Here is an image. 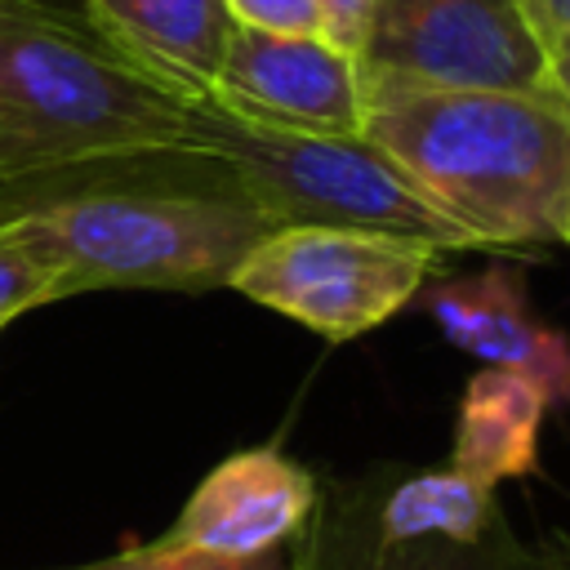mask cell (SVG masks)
Here are the masks:
<instances>
[{"label": "cell", "instance_id": "7c38bea8", "mask_svg": "<svg viewBox=\"0 0 570 570\" xmlns=\"http://www.w3.org/2000/svg\"><path fill=\"white\" fill-rule=\"evenodd\" d=\"M494 512V490L472 481L459 468L423 472L396 485L383 503V543H414V539H450V543H481Z\"/></svg>", "mask_w": 570, "mask_h": 570}, {"label": "cell", "instance_id": "e0dca14e", "mask_svg": "<svg viewBox=\"0 0 570 570\" xmlns=\"http://www.w3.org/2000/svg\"><path fill=\"white\" fill-rule=\"evenodd\" d=\"M517 13L530 31V40L539 45V53L548 58V67L570 80V0H517Z\"/></svg>", "mask_w": 570, "mask_h": 570}, {"label": "cell", "instance_id": "8fae6325", "mask_svg": "<svg viewBox=\"0 0 570 570\" xmlns=\"http://www.w3.org/2000/svg\"><path fill=\"white\" fill-rule=\"evenodd\" d=\"M548 410L552 396L534 379L499 365L476 370L459 401L450 468L468 472L490 490L499 481L525 476L539 463V428Z\"/></svg>", "mask_w": 570, "mask_h": 570}, {"label": "cell", "instance_id": "5b68a950", "mask_svg": "<svg viewBox=\"0 0 570 570\" xmlns=\"http://www.w3.org/2000/svg\"><path fill=\"white\" fill-rule=\"evenodd\" d=\"M432 245L343 232V227H276L267 232L227 289L298 321L303 330L347 343L392 321L428 281Z\"/></svg>", "mask_w": 570, "mask_h": 570}, {"label": "cell", "instance_id": "9c48e42d", "mask_svg": "<svg viewBox=\"0 0 570 570\" xmlns=\"http://www.w3.org/2000/svg\"><path fill=\"white\" fill-rule=\"evenodd\" d=\"M94 36L169 94L209 98L236 31L227 0H85Z\"/></svg>", "mask_w": 570, "mask_h": 570}, {"label": "cell", "instance_id": "9a60e30c", "mask_svg": "<svg viewBox=\"0 0 570 570\" xmlns=\"http://www.w3.org/2000/svg\"><path fill=\"white\" fill-rule=\"evenodd\" d=\"M374 570H503V566L481 543L414 539V543H383Z\"/></svg>", "mask_w": 570, "mask_h": 570}, {"label": "cell", "instance_id": "2e32d148", "mask_svg": "<svg viewBox=\"0 0 570 570\" xmlns=\"http://www.w3.org/2000/svg\"><path fill=\"white\" fill-rule=\"evenodd\" d=\"M227 13L236 27H254V31H285V36L321 31L316 0H227Z\"/></svg>", "mask_w": 570, "mask_h": 570}, {"label": "cell", "instance_id": "52a82bcc", "mask_svg": "<svg viewBox=\"0 0 570 570\" xmlns=\"http://www.w3.org/2000/svg\"><path fill=\"white\" fill-rule=\"evenodd\" d=\"M209 102L272 129L361 134L365 80L356 58L330 45L321 31L285 36L236 27Z\"/></svg>", "mask_w": 570, "mask_h": 570}, {"label": "cell", "instance_id": "ba28073f", "mask_svg": "<svg viewBox=\"0 0 570 570\" xmlns=\"http://www.w3.org/2000/svg\"><path fill=\"white\" fill-rule=\"evenodd\" d=\"M312 503V476L276 445H254L227 454L160 539L214 557H267L303 525Z\"/></svg>", "mask_w": 570, "mask_h": 570}, {"label": "cell", "instance_id": "4fadbf2b", "mask_svg": "<svg viewBox=\"0 0 570 570\" xmlns=\"http://www.w3.org/2000/svg\"><path fill=\"white\" fill-rule=\"evenodd\" d=\"M53 298H67L62 263L22 218H0V330Z\"/></svg>", "mask_w": 570, "mask_h": 570}, {"label": "cell", "instance_id": "8992f818", "mask_svg": "<svg viewBox=\"0 0 570 570\" xmlns=\"http://www.w3.org/2000/svg\"><path fill=\"white\" fill-rule=\"evenodd\" d=\"M356 67L365 80L570 98L517 0H374Z\"/></svg>", "mask_w": 570, "mask_h": 570}, {"label": "cell", "instance_id": "277c9868", "mask_svg": "<svg viewBox=\"0 0 570 570\" xmlns=\"http://www.w3.org/2000/svg\"><path fill=\"white\" fill-rule=\"evenodd\" d=\"M187 142L214 151L272 227H343L441 249L472 240L365 134L254 125L209 98L187 107Z\"/></svg>", "mask_w": 570, "mask_h": 570}, {"label": "cell", "instance_id": "3957f363", "mask_svg": "<svg viewBox=\"0 0 570 570\" xmlns=\"http://www.w3.org/2000/svg\"><path fill=\"white\" fill-rule=\"evenodd\" d=\"M187 107L94 27L80 31L31 0H0V183L187 142Z\"/></svg>", "mask_w": 570, "mask_h": 570}, {"label": "cell", "instance_id": "ac0fdd59", "mask_svg": "<svg viewBox=\"0 0 570 570\" xmlns=\"http://www.w3.org/2000/svg\"><path fill=\"white\" fill-rule=\"evenodd\" d=\"M316 4H321V36L356 58L374 0H316Z\"/></svg>", "mask_w": 570, "mask_h": 570}, {"label": "cell", "instance_id": "5bb4252c", "mask_svg": "<svg viewBox=\"0 0 570 570\" xmlns=\"http://www.w3.org/2000/svg\"><path fill=\"white\" fill-rule=\"evenodd\" d=\"M85 570H281L276 552L267 557H214V552H196V548H178L169 539H156L147 548H125L98 566Z\"/></svg>", "mask_w": 570, "mask_h": 570}, {"label": "cell", "instance_id": "30bf717a", "mask_svg": "<svg viewBox=\"0 0 570 570\" xmlns=\"http://www.w3.org/2000/svg\"><path fill=\"white\" fill-rule=\"evenodd\" d=\"M428 312L445 330L450 343L481 356L485 365L517 370L534 379L552 405L570 387V356L557 330L539 325L525 312L521 276L508 267H490L476 276H459L428 289Z\"/></svg>", "mask_w": 570, "mask_h": 570}, {"label": "cell", "instance_id": "6da1fadb", "mask_svg": "<svg viewBox=\"0 0 570 570\" xmlns=\"http://www.w3.org/2000/svg\"><path fill=\"white\" fill-rule=\"evenodd\" d=\"M0 218H22L85 289H223L276 232L236 174L191 142L98 156L0 183Z\"/></svg>", "mask_w": 570, "mask_h": 570}, {"label": "cell", "instance_id": "7a4b0ae2", "mask_svg": "<svg viewBox=\"0 0 570 570\" xmlns=\"http://www.w3.org/2000/svg\"><path fill=\"white\" fill-rule=\"evenodd\" d=\"M361 134L472 249L566 245L570 98L365 80Z\"/></svg>", "mask_w": 570, "mask_h": 570}]
</instances>
